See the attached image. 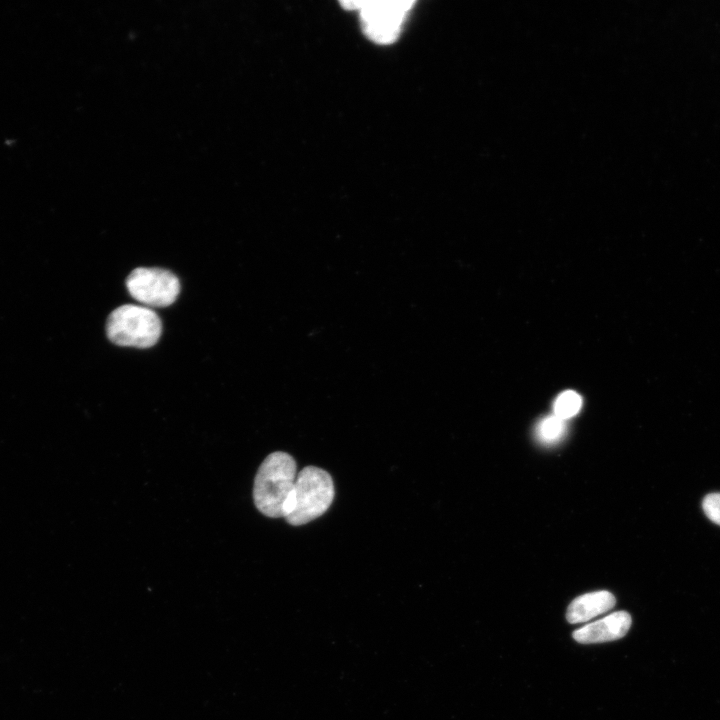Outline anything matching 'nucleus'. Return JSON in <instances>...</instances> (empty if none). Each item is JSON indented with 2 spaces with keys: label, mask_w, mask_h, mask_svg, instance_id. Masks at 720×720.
<instances>
[{
  "label": "nucleus",
  "mask_w": 720,
  "mask_h": 720,
  "mask_svg": "<svg viewBox=\"0 0 720 720\" xmlns=\"http://www.w3.org/2000/svg\"><path fill=\"white\" fill-rule=\"evenodd\" d=\"M294 458L277 451L269 454L255 476L253 499L256 508L271 518L284 517L297 477Z\"/></svg>",
  "instance_id": "f257e3e1"
},
{
  "label": "nucleus",
  "mask_w": 720,
  "mask_h": 720,
  "mask_svg": "<svg viewBox=\"0 0 720 720\" xmlns=\"http://www.w3.org/2000/svg\"><path fill=\"white\" fill-rule=\"evenodd\" d=\"M334 495L330 474L319 467L307 466L297 474L284 518L293 526L307 524L328 510Z\"/></svg>",
  "instance_id": "f03ea898"
},
{
  "label": "nucleus",
  "mask_w": 720,
  "mask_h": 720,
  "mask_svg": "<svg viewBox=\"0 0 720 720\" xmlns=\"http://www.w3.org/2000/svg\"><path fill=\"white\" fill-rule=\"evenodd\" d=\"M162 331L159 316L145 306L125 304L107 318L106 333L119 346L149 348L156 344Z\"/></svg>",
  "instance_id": "7ed1b4c3"
},
{
  "label": "nucleus",
  "mask_w": 720,
  "mask_h": 720,
  "mask_svg": "<svg viewBox=\"0 0 720 720\" xmlns=\"http://www.w3.org/2000/svg\"><path fill=\"white\" fill-rule=\"evenodd\" d=\"M414 1H343L346 9L359 11L363 32L377 44L394 42Z\"/></svg>",
  "instance_id": "20e7f679"
},
{
  "label": "nucleus",
  "mask_w": 720,
  "mask_h": 720,
  "mask_svg": "<svg viewBox=\"0 0 720 720\" xmlns=\"http://www.w3.org/2000/svg\"><path fill=\"white\" fill-rule=\"evenodd\" d=\"M130 295L150 307L171 305L180 292V282L170 271L161 268H136L126 279Z\"/></svg>",
  "instance_id": "39448f33"
},
{
  "label": "nucleus",
  "mask_w": 720,
  "mask_h": 720,
  "mask_svg": "<svg viewBox=\"0 0 720 720\" xmlns=\"http://www.w3.org/2000/svg\"><path fill=\"white\" fill-rule=\"evenodd\" d=\"M631 616L617 611L573 632V638L582 644L603 643L624 637L631 627Z\"/></svg>",
  "instance_id": "423d86ee"
},
{
  "label": "nucleus",
  "mask_w": 720,
  "mask_h": 720,
  "mask_svg": "<svg viewBox=\"0 0 720 720\" xmlns=\"http://www.w3.org/2000/svg\"><path fill=\"white\" fill-rule=\"evenodd\" d=\"M614 595L606 590L594 591L576 597L568 606L566 619L571 624L583 623L608 612L615 606Z\"/></svg>",
  "instance_id": "0eeeda50"
},
{
  "label": "nucleus",
  "mask_w": 720,
  "mask_h": 720,
  "mask_svg": "<svg viewBox=\"0 0 720 720\" xmlns=\"http://www.w3.org/2000/svg\"><path fill=\"white\" fill-rule=\"evenodd\" d=\"M566 431L565 420L552 415L543 418L536 427V437L544 444L558 442Z\"/></svg>",
  "instance_id": "6e6552de"
},
{
  "label": "nucleus",
  "mask_w": 720,
  "mask_h": 720,
  "mask_svg": "<svg viewBox=\"0 0 720 720\" xmlns=\"http://www.w3.org/2000/svg\"><path fill=\"white\" fill-rule=\"evenodd\" d=\"M582 406V398L574 391L562 392L555 400L553 408L554 415L562 420L575 416Z\"/></svg>",
  "instance_id": "1a4fd4ad"
},
{
  "label": "nucleus",
  "mask_w": 720,
  "mask_h": 720,
  "mask_svg": "<svg viewBox=\"0 0 720 720\" xmlns=\"http://www.w3.org/2000/svg\"><path fill=\"white\" fill-rule=\"evenodd\" d=\"M702 508L712 522L720 525V493L706 495L702 502Z\"/></svg>",
  "instance_id": "9d476101"
}]
</instances>
